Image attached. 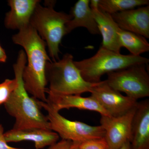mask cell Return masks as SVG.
I'll list each match as a JSON object with an SVG mask.
<instances>
[{
    "mask_svg": "<svg viewBox=\"0 0 149 149\" xmlns=\"http://www.w3.org/2000/svg\"><path fill=\"white\" fill-rule=\"evenodd\" d=\"M12 40L24 48L27 57V65L22 73L25 89L34 98L47 102L46 68L51 60L46 50L45 42L30 24L19 30L13 36Z\"/></svg>",
    "mask_w": 149,
    "mask_h": 149,
    "instance_id": "cell-1",
    "label": "cell"
},
{
    "mask_svg": "<svg viewBox=\"0 0 149 149\" xmlns=\"http://www.w3.org/2000/svg\"><path fill=\"white\" fill-rule=\"evenodd\" d=\"M27 61L26 54L21 50L16 63L13 65L17 87L8 101L4 104L5 108L9 115L15 118L13 129L37 128L52 130L47 118L41 111L42 108L37 100L30 97L24 88L22 73Z\"/></svg>",
    "mask_w": 149,
    "mask_h": 149,
    "instance_id": "cell-2",
    "label": "cell"
},
{
    "mask_svg": "<svg viewBox=\"0 0 149 149\" xmlns=\"http://www.w3.org/2000/svg\"><path fill=\"white\" fill-rule=\"evenodd\" d=\"M46 77L49 83L47 94L57 95H81L91 93L98 83H90L83 79L74 63L71 54H66L61 59L48 63Z\"/></svg>",
    "mask_w": 149,
    "mask_h": 149,
    "instance_id": "cell-3",
    "label": "cell"
},
{
    "mask_svg": "<svg viewBox=\"0 0 149 149\" xmlns=\"http://www.w3.org/2000/svg\"><path fill=\"white\" fill-rule=\"evenodd\" d=\"M55 2H48L47 6L38 3L32 15L30 24L45 42L53 61L60 59L59 45L67 35V23L72 18L70 14L57 12L54 8Z\"/></svg>",
    "mask_w": 149,
    "mask_h": 149,
    "instance_id": "cell-4",
    "label": "cell"
},
{
    "mask_svg": "<svg viewBox=\"0 0 149 149\" xmlns=\"http://www.w3.org/2000/svg\"><path fill=\"white\" fill-rule=\"evenodd\" d=\"M149 59L142 56L123 55L101 47L89 58L74 61L83 79L90 83L101 81L105 74L120 70L137 64H148Z\"/></svg>",
    "mask_w": 149,
    "mask_h": 149,
    "instance_id": "cell-5",
    "label": "cell"
},
{
    "mask_svg": "<svg viewBox=\"0 0 149 149\" xmlns=\"http://www.w3.org/2000/svg\"><path fill=\"white\" fill-rule=\"evenodd\" d=\"M37 102L47 112V116L51 130L57 133L62 140L80 143L90 139L104 138L105 131L101 125L92 126L80 121L68 120L48 103L38 100Z\"/></svg>",
    "mask_w": 149,
    "mask_h": 149,
    "instance_id": "cell-6",
    "label": "cell"
},
{
    "mask_svg": "<svg viewBox=\"0 0 149 149\" xmlns=\"http://www.w3.org/2000/svg\"><path fill=\"white\" fill-rule=\"evenodd\" d=\"M148 64L134 65L107 74L108 85L118 92L136 100L149 96Z\"/></svg>",
    "mask_w": 149,
    "mask_h": 149,
    "instance_id": "cell-7",
    "label": "cell"
},
{
    "mask_svg": "<svg viewBox=\"0 0 149 149\" xmlns=\"http://www.w3.org/2000/svg\"><path fill=\"white\" fill-rule=\"evenodd\" d=\"M91 95L105 109L111 116L118 117L129 112L137 107L138 101L124 96L108 85L106 80L94 86Z\"/></svg>",
    "mask_w": 149,
    "mask_h": 149,
    "instance_id": "cell-8",
    "label": "cell"
},
{
    "mask_svg": "<svg viewBox=\"0 0 149 149\" xmlns=\"http://www.w3.org/2000/svg\"><path fill=\"white\" fill-rule=\"evenodd\" d=\"M136 108L118 117L101 115L100 123L105 131L104 138L109 149H119L127 141L130 142L131 123Z\"/></svg>",
    "mask_w": 149,
    "mask_h": 149,
    "instance_id": "cell-9",
    "label": "cell"
},
{
    "mask_svg": "<svg viewBox=\"0 0 149 149\" xmlns=\"http://www.w3.org/2000/svg\"><path fill=\"white\" fill-rule=\"evenodd\" d=\"M99 0L90 1V7L97 25L100 34L102 37L101 47L117 53H120L121 47L118 37L120 28L110 14L99 8Z\"/></svg>",
    "mask_w": 149,
    "mask_h": 149,
    "instance_id": "cell-10",
    "label": "cell"
},
{
    "mask_svg": "<svg viewBox=\"0 0 149 149\" xmlns=\"http://www.w3.org/2000/svg\"><path fill=\"white\" fill-rule=\"evenodd\" d=\"M111 15L120 29L149 38V5Z\"/></svg>",
    "mask_w": 149,
    "mask_h": 149,
    "instance_id": "cell-11",
    "label": "cell"
},
{
    "mask_svg": "<svg viewBox=\"0 0 149 149\" xmlns=\"http://www.w3.org/2000/svg\"><path fill=\"white\" fill-rule=\"evenodd\" d=\"M131 149H149V100L138 102L131 123Z\"/></svg>",
    "mask_w": 149,
    "mask_h": 149,
    "instance_id": "cell-12",
    "label": "cell"
},
{
    "mask_svg": "<svg viewBox=\"0 0 149 149\" xmlns=\"http://www.w3.org/2000/svg\"><path fill=\"white\" fill-rule=\"evenodd\" d=\"M4 136L8 143L31 141L35 144V149L52 146L58 142L60 138L57 133L52 130L37 128L21 130L12 128L5 132Z\"/></svg>",
    "mask_w": 149,
    "mask_h": 149,
    "instance_id": "cell-13",
    "label": "cell"
},
{
    "mask_svg": "<svg viewBox=\"0 0 149 149\" xmlns=\"http://www.w3.org/2000/svg\"><path fill=\"white\" fill-rule=\"evenodd\" d=\"M48 103L56 111L63 109L77 108L98 112L101 115L110 116L98 102L92 97H83L81 95H57L48 94Z\"/></svg>",
    "mask_w": 149,
    "mask_h": 149,
    "instance_id": "cell-14",
    "label": "cell"
},
{
    "mask_svg": "<svg viewBox=\"0 0 149 149\" xmlns=\"http://www.w3.org/2000/svg\"><path fill=\"white\" fill-rule=\"evenodd\" d=\"M39 0H9L10 10L7 13L4 19L6 28L18 29L30 25V20Z\"/></svg>",
    "mask_w": 149,
    "mask_h": 149,
    "instance_id": "cell-15",
    "label": "cell"
},
{
    "mask_svg": "<svg viewBox=\"0 0 149 149\" xmlns=\"http://www.w3.org/2000/svg\"><path fill=\"white\" fill-rule=\"evenodd\" d=\"M90 2L89 0H79L72 8L70 14L72 18L66 25L67 34L77 27H84L92 35H100Z\"/></svg>",
    "mask_w": 149,
    "mask_h": 149,
    "instance_id": "cell-16",
    "label": "cell"
},
{
    "mask_svg": "<svg viewBox=\"0 0 149 149\" xmlns=\"http://www.w3.org/2000/svg\"><path fill=\"white\" fill-rule=\"evenodd\" d=\"M121 47L128 49L130 54L140 56L149 51V43L141 35L120 29L118 32Z\"/></svg>",
    "mask_w": 149,
    "mask_h": 149,
    "instance_id": "cell-17",
    "label": "cell"
},
{
    "mask_svg": "<svg viewBox=\"0 0 149 149\" xmlns=\"http://www.w3.org/2000/svg\"><path fill=\"white\" fill-rule=\"evenodd\" d=\"M149 4V0H99L98 6L101 10L111 15Z\"/></svg>",
    "mask_w": 149,
    "mask_h": 149,
    "instance_id": "cell-18",
    "label": "cell"
},
{
    "mask_svg": "<svg viewBox=\"0 0 149 149\" xmlns=\"http://www.w3.org/2000/svg\"><path fill=\"white\" fill-rule=\"evenodd\" d=\"M17 85V81L15 78L6 79L0 83V107L8 101Z\"/></svg>",
    "mask_w": 149,
    "mask_h": 149,
    "instance_id": "cell-19",
    "label": "cell"
},
{
    "mask_svg": "<svg viewBox=\"0 0 149 149\" xmlns=\"http://www.w3.org/2000/svg\"><path fill=\"white\" fill-rule=\"evenodd\" d=\"M79 149H109L105 138L90 139L78 143Z\"/></svg>",
    "mask_w": 149,
    "mask_h": 149,
    "instance_id": "cell-20",
    "label": "cell"
},
{
    "mask_svg": "<svg viewBox=\"0 0 149 149\" xmlns=\"http://www.w3.org/2000/svg\"><path fill=\"white\" fill-rule=\"evenodd\" d=\"M5 132L3 125L0 123V149H24L10 146L5 138Z\"/></svg>",
    "mask_w": 149,
    "mask_h": 149,
    "instance_id": "cell-21",
    "label": "cell"
},
{
    "mask_svg": "<svg viewBox=\"0 0 149 149\" xmlns=\"http://www.w3.org/2000/svg\"><path fill=\"white\" fill-rule=\"evenodd\" d=\"M72 144L71 141L61 140L49 147L48 149H69Z\"/></svg>",
    "mask_w": 149,
    "mask_h": 149,
    "instance_id": "cell-22",
    "label": "cell"
},
{
    "mask_svg": "<svg viewBox=\"0 0 149 149\" xmlns=\"http://www.w3.org/2000/svg\"><path fill=\"white\" fill-rule=\"evenodd\" d=\"M7 59L5 51L0 44V63H5Z\"/></svg>",
    "mask_w": 149,
    "mask_h": 149,
    "instance_id": "cell-23",
    "label": "cell"
},
{
    "mask_svg": "<svg viewBox=\"0 0 149 149\" xmlns=\"http://www.w3.org/2000/svg\"><path fill=\"white\" fill-rule=\"evenodd\" d=\"M119 149H131V146L129 141H127L120 147Z\"/></svg>",
    "mask_w": 149,
    "mask_h": 149,
    "instance_id": "cell-24",
    "label": "cell"
},
{
    "mask_svg": "<svg viewBox=\"0 0 149 149\" xmlns=\"http://www.w3.org/2000/svg\"><path fill=\"white\" fill-rule=\"evenodd\" d=\"M69 149H79L78 148V143H72Z\"/></svg>",
    "mask_w": 149,
    "mask_h": 149,
    "instance_id": "cell-25",
    "label": "cell"
}]
</instances>
